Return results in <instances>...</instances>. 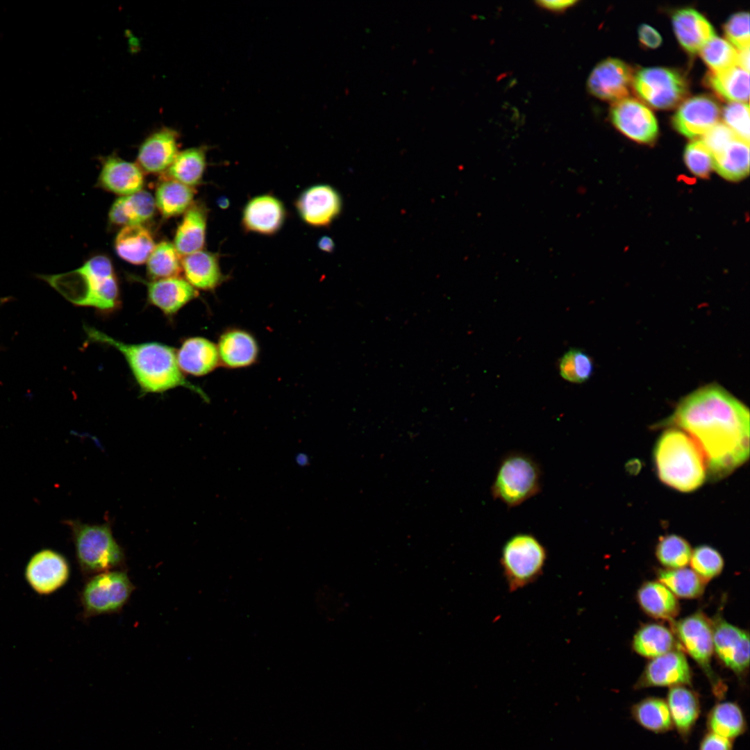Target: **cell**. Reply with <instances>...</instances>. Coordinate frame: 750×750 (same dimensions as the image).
Masks as SVG:
<instances>
[{"label":"cell","instance_id":"bcb514c9","mask_svg":"<svg viewBox=\"0 0 750 750\" xmlns=\"http://www.w3.org/2000/svg\"><path fill=\"white\" fill-rule=\"evenodd\" d=\"M727 39L739 50L749 48V14L740 12L731 15L724 26Z\"/></svg>","mask_w":750,"mask_h":750},{"label":"cell","instance_id":"603a6c76","mask_svg":"<svg viewBox=\"0 0 750 750\" xmlns=\"http://www.w3.org/2000/svg\"><path fill=\"white\" fill-rule=\"evenodd\" d=\"M208 216V210L201 201L193 202L185 212L176 229L173 243L181 257L203 250L206 242Z\"/></svg>","mask_w":750,"mask_h":750},{"label":"cell","instance_id":"30bf717a","mask_svg":"<svg viewBox=\"0 0 750 750\" xmlns=\"http://www.w3.org/2000/svg\"><path fill=\"white\" fill-rule=\"evenodd\" d=\"M632 85L638 95L656 108L669 109L686 97L688 83L678 71L666 67H647L633 75Z\"/></svg>","mask_w":750,"mask_h":750},{"label":"cell","instance_id":"4dcf8cb0","mask_svg":"<svg viewBox=\"0 0 750 750\" xmlns=\"http://www.w3.org/2000/svg\"><path fill=\"white\" fill-rule=\"evenodd\" d=\"M637 598L642 610L655 619L672 621L679 612L676 596L659 581L644 583L638 590Z\"/></svg>","mask_w":750,"mask_h":750},{"label":"cell","instance_id":"e0dca14e","mask_svg":"<svg viewBox=\"0 0 750 750\" xmlns=\"http://www.w3.org/2000/svg\"><path fill=\"white\" fill-rule=\"evenodd\" d=\"M720 112L719 105L710 96L692 97L680 105L672 117V125L682 135L697 138L718 123Z\"/></svg>","mask_w":750,"mask_h":750},{"label":"cell","instance_id":"db71d44e","mask_svg":"<svg viewBox=\"0 0 750 750\" xmlns=\"http://www.w3.org/2000/svg\"><path fill=\"white\" fill-rule=\"evenodd\" d=\"M296 462L299 466H306L309 462L308 456L305 453H299L295 458Z\"/></svg>","mask_w":750,"mask_h":750},{"label":"cell","instance_id":"6da1fadb","mask_svg":"<svg viewBox=\"0 0 750 750\" xmlns=\"http://www.w3.org/2000/svg\"><path fill=\"white\" fill-rule=\"evenodd\" d=\"M665 424L682 429L694 440L714 478L728 475L749 458V409L718 385L686 396Z\"/></svg>","mask_w":750,"mask_h":750},{"label":"cell","instance_id":"f35d334b","mask_svg":"<svg viewBox=\"0 0 750 750\" xmlns=\"http://www.w3.org/2000/svg\"><path fill=\"white\" fill-rule=\"evenodd\" d=\"M181 259L172 243L160 242L147 260V274L152 280L178 277L182 272Z\"/></svg>","mask_w":750,"mask_h":750},{"label":"cell","instance_id":"c3c4849f","mask_svg":"<svg viewBox=\"0 0 750 750\" xmlns=\"http://www.w3.org/2000/svg\"><path fill=\"white\" fill-rule=\"evenodd\" d=\"M699 750H733V740L708 731L701 738Z\"/></svg>","mask_w":750,"mask_h":750},{"label":"cell","instance_id":"f6af8a7d","mask_svg":"<svg viewBox=\"0 0 750 750\" xmlns=\"http://www.w3.org/2000/svg\"><path fill=\"white\" fill-rule=\"evenodd\" d=\"M723 120L738 138L749 142V106L748 103L731 102L722 111Z\"/></svg>","mask_w":750,"mask_h":750},{"label":"cell","instance_id":"9a60e30c","mask_svg":"<svg viewBox=\"0 0 750 750\" xmlns=\"http://www.w3.org/2000/svg\"><path fill=\"white\" fill-rule=\"evenodd\" d=\"M301 219L313 227H326L340 215L342 201L338 192L327 184H317L304 190L295 202Z\"/></svg>","mask_w":750,"mask_h":750},{"label":"cell","instance_id":"816d5d0a","mask_svg":"<svg viewBox=\"0 0 750 750\" xmlns=\"http://www.w3.org/2000/svg\"><path fill=\"white\" fill-rule=\"evenodd\" d=\"M737 66L749 72V48L738 51Z\"/></svg>","mask_w":750,"mask_h":750},{"label":"cell","instance_id":"7dc6e473","mask_svg":"<svg viewBox=\"0 0 750 750\" xmlns=\"http://www.w3.org/2000/svg\"><path fill=\"white\" fill-rule=\"evenodd\" d=\"M737 137L726 124L717 123L703 135L701 140L715 156Z\"/></svg>","mask_w":750,"mask_h":750},{"label":"cell","instance_id":"b9f144b4","mask_svg":"<svg viewBox=\"0 0 750 750\" xmlns=\"http://www.w3.org/2000/svg\"><path fill=\"white\" fill-rule=\"evenodd\" d=\"M593 369L591 357L583 350L574 348L565 352L559 363L561 377L574 383H581L588 380Z\"/></svg>","mask_w":750,"mask_h":750},{"label":"cell","instance_id":"44dd1931","mask_svg":"<svg viewBox=\"0 0 750 750\" xmlns=\"http://www.w3.org/2000/svg\"><path fill=\"white\" fill-rule=\"evenodd\" d=\"M147 285L149 302L168 317L199 296L197 290L179 276L152 280Z\"/></svg>","mask_w":750,"mask_h":750},{"label":"cell","instance_id":"4fadbf2b","mask_svg":"<svg viewBox=\"0 0 750 750\" xmlns=\"http://www.w3.org/2000/svg\"><path fill=\"white\" fill-rule=\"evenodd\" d=\"M612 124L623 134L640 143H651L657 137L658 128L652 112L632 98L615 101L610 109Z\"/></svg>","mask_w":750,"mask_h":750},{"label":"cell","instance_id":"ba28073f","mask_svg":"<svg viewBox=\"0 0 750 750\" xmlns=\"http://www.w3.org/2000/svg\"><path fill=\"white\" fill-rule=\"evenodd\" d=\"M674 628L683 649L703 669L714 696L721 701L727 688L710 665L714 651L712 622L698 612L678 621Z\"/></svg>","mask_w":750,"mask_h":750},{"label":"cell","instance_id":"5b68a950","mask_svg":"<svg viewBox=\"0 0 750 750\" xmlns=\"http://www.w3.org/2000/svg\"><path fill=\"white\" fill-rule=\"evenodd\" d=\"M66 524L72 531L77 562L83 575L122 569L125 554L113 537L109 523L88 524L68 520Z\"/></svg>","mask_w":750,"mask_h":750},{"label":"cell","instance_id":"f1b7e54d","mask_svg":"<svg viewBox=\"0 0 750 750\" xmlns=\"http://www.w3.org/2000/svg\"><path fill=\"white\" fill-rule=\"evenodd\" d=\"M708 731L735 740L747 730V722L741 706L734 701H720L707 714Z\"/></svg>","mask_w":750,"mask_h":750},{"label":"cell","instance_id":"74e56055","mask_svg":"<svg viewBox=\"0 0 750 750\" xmlns=\"http://www.w3.org/2000/svg\"><path fill=\"white\" fill-rule=\"evenodd\" d=\"M658 578L675 596L684 599L700 597L704 592L706 582L687 567L660 569Z\"/></svg>","mask_w":750,"mask_h":750},{"label":"cell","instance_id":"8fae6325","mask_svg":"<svg viewBox=\"0 0 750 750\" xmlns=\"http://www.w3.org/2000/svg\"><path fill=\"white\" fill-rule=\"evenodd\" d=\"M67 559L56 551L44 549L33 554L24 571L29 586L40 595L51 594L61 588L69 578Z\"/></svg>","mask_w":750,"mask_h":750},{"label":"cell","instance_id":"ac0fdd59","mask_svg":"<svg viewBox=\"0 0 750 750\" xmlns=\"http://www.w3.org/2000/svg\"><path fill=\"white\" fill-rule=\"evenodd\" d=\"M178 141L176 130L169 127L157 129L140 144L136 163L143 172L165 173L180 151Z\"/></svg>","mask_w":750,"mask_h":750},{"label":"cell","instance_id":"d6986e66","mask_svg":"<svg viewBox=\"0 0 750 750\" xmlns=\"http://www.w3.org/2000/svg\"><path fill=\"white\" fill-rule=\"evenodd\" d=\"M286 210L283 202L274 195L265 194L251 199L242 215V224L247 232L272 235L283 226Z\"/></svg>","mask_w":750,"mask_h":750},{"label":"cell","instance_id":"1f68e13d","mask_svg":"<svg viewBox=\"0 0 750 750\" xmlns=\"http://www.w3.org/2000/svg\"><path fill=\"white\" fill-rule=\"evenodd\" d=\"M206 146L180 151L165 172L166 178L192 188L199 185L206 167Z\"/></svg>","mask_w":750,"mask_h":750},{"label":"cell","instance_id":"277c9868","mask_svg":"<svg viewBox=\"0 0 750 750\" xmlns=\"http://www.w3.org/2000/svg\"><path fill=\"white\" fill-rule=\"evenodd\" d=\"M658 476L667 485L683 492L699 488L706 478L703 455L694 440L678 428L665 431L654 449Z\"/></svg>","mask_w":750,"mask_h":750},{"label":"cell","instance_id":"836d02e7","mask_svg":"<svg viewBox=\"0 0 750 750\" xmlns=\"http://www.w3.org/2000/svg\"><path fill=\"white\" fill-rule=\"evenodd\" d=\"M630 712L638 724L653 733H665L674 728L667 703L662 698H644L633 704Z\"/></svg>","mask_w":750,"mask_h":750},{"label":"cell","instance_id":"8992f818","mask_svg":"<svg viewBox=\"0 0 750 750\" xmlns=\"http://www.w3.org/2000/svg\"><path fill=\"white\" fill-rule=\"evenodd\" d=\"M542 472L538 461L522 451L506 453L500 460L490 487L491 495L508 508H515L539 494Z\"/></svg>","mask_w":750,"mask_h":750},{"label":"cell","instance_id":"83f0119b","mask_svg":"<svg viewBox=\"0 0 750 750\" xmlns=\"http://www.w3.org/2000/svg\"><path fill=\"white\" fill-rule=\"evenodd\" d=\"M155 199L145 190L128 196L119 197L111 206L108 218L115 226L142 225L154 215Z\"/></svg>","mask_w":750,"mask_h":750},{"label":"cell","instance_id":"ee69618b","mask_svg":"<svg viewBox=\"0 0 750 750\" xmlns=\"http://www.w3.org/2000/svg\"><path fill=\"white\" fill-rule=\"evenodd\" d=\"M684 161L690 172L700 178H707L714 169V156L701 140L690 142L684 151Z\"/></svg>","mask_w":750,"mask_h":750},{"label":"cell","instance_id":"d6a6232c","mask_svg":"<svg viewBox=\"0 0 750 750\" xmlns=\"http://www.w3.org/2000/svg\"><path fill=\"white\" fill-rule=\"evenodd\" d=\"M706 83L722 98L733 102L745 103L749 97V74L739 66L718 72H710Z\"/></svg>","mask_w":750,"mask_h":750},{"label":"cell","instance_id":"9c48e42d","mask_svg":"<svg viewBox=\"0 0 750 750\" xmlns=\"http://www.w3.org/2000/svg\"><path fill=\"white\" fill-rule=\"evenodd\" d=\"M135 587L122 569L108 571L92 576L80 595L86 618L120 611Z\"/></svg>","mask_w":750,"mask_h":750},{"label":"cell","instance_id":"7bdbcfd3","mask_svg":"<svg viewBox=\"0 0 750 750\" xmlns=\"http://www.w3.org/2000/svg\"><path fill=\"white\" fill-rule=\"evenodd\" d=\"M690 562L692 569L706 581L718 576L724 567L721 554L708 545L695 548L692 551Z\"/></svg>","mask_w":750,"mask_h":750},{"label":"cell","instance_id":"681fc988","mask_svg":"<svg viewBox=\"0 0 750 750\" xmlns=\"http://www.w3.org/2000/svg\"><path fill=\"white\" fill-rule=\"evenodd\" d=\"M639 40L642 44L651 49L660 46L662 38L659 33L649 25L643 24L638 28Z\"/></svg>","mask_w":750,"mask_h":750},{"label":"cell","instance_id":"7402d4cb","mask_svg":"<svg viewBox=\"0 0 750 750\" xmlns=\"http://www.w3.org/2000/svg\"><path fill=\"white\" fill-rule=\"evenodd\" d=\"M665 701L674 728L687 742L701 713L699 694L686 685H676L669 688Z\"/></svg>","mask_w":750,"mask_h":750},{"label":"cell","instance_id":"7a4b0ae2","mask_svg":"<svg viewBox=\"0 0 750 750\" xmlns=\"http://www.w3.org/2000/svg\"><path fill=\"white\" fill-rule=\"evenodd\" d=\"M84 330L90 341L112 347L124 356L143 392L160 393L184 387L206 402L209 401L207 394L183 375L173 347L155 342L129 344L90 326H84Z\"/></svg>","mask_w":750,"mask_h":750},{"label":"cell","instance_id":"d590c367","mask_svg":"<svg viewBox=\"0 0 750 750\" xmlns=\"http://www.w3.org/2000/svg\"><path fill=\"white\" fill-rule=\"evenodd\" d=\"M714 156V169L732 181L746 177L749 172V142L737 137Z\"/></svg>","mask_w":750,"mask_h":750},{"label":"cell","instance_id":"60d3db41","mask_svg":"<svg viewBox=\"0 0 750 750\" xmlns=\"http://www.w3.org/2000/svg\"><path fill=\"white\" fill-rule=\"evenodd\" d=\"M701 56L710 72H718L737 65L738 51L719 37H713L700 50Z\"/></svg>","mask_w":750,"mask_h":750},{"label":"cell","instance_id":"f5cc1de1","mask_svg":"<svg viewBox=\"0 0 750 750\" xmlns=\"http://www.w3.org/2000/svg\"><path fill=\"white\" fill-rule=\"evenodd\" d=\"M317 245L322 251L326 252H331L334 249L333 240L328 236L321 238L318 241Z\"/></svg>","mask_w":750,"mask_h":750},{"label":"cell","instance_id":"ab89813d","mask_svg":"<svg viewBox=\"0 0 750 750\" xmlns=\"http://www.w3.org/2000/svg\"><path fill=\"white\" fill-rule=\"evenodd\" d=\"M656 555L659 562L667 569L682 568L690 562L692 549L684 538L671 534L659 540Z\"/></svg>","mask_w":750,"mask_h":750},{"label":"cell","instance_id":"4316f807","mask_svg":"<svg viewBox=\"0 0 750 750\" xmlns=\"http://www.w3.org/2000/svg\"><path fill=\"white\" fill-rule=\"evenodd\" d=\"M219 361L229 368H241L252 365L258 355V346L249 333L231 329L224 333L217 345Z\"/></svg>","mask_w":750,"mask_h":750},{"label":"cell","instance_id":"e575fe53","mask_svg":"<svg viewBox=\"0 0 750 750\" xmlns=\"http://www.w3.org/2000/svg\"><path fill=\"white\" fill-rule=\"evenodd\" d=\"M194 194V188L165 178L157 186L156 206L164 217H176L185 213L191 206Z\"/></svg>","mask_w":750,"mask_h":750},{"label":"cell","instance_id":"484cf974","mask_svg":"<svg viewBox=\"0 0 750 750\" xmlns=\"http://www.w3.org/2000/svg\"><path fill=\"white\" fill-rule=\"evenodd\" d=\"M176 360L183 373L197 376L212 372L220 362L217 345L201 337L184 340L176 352Z\"/></svg>","mask_w":750,"mask_h":750},{"label":"cell","instance_id":"2e32d148","mask_svg":"<svg viewBox=\"0 0 750 750\" xmlns=\"http://www.w3.org/2000/svg\"><path fill=\"white\" fill-rule=\"evenodd\" d=\"M633 78L631 67L621 60L609 58L594 67L587 85L596 97L615 102L627 97Z\"/></svg>","mask_w":750,"mask_h":750},{"label":"cell","instance_id":"f546056e","mask_svg":"<svg viewBox=\"0 0 750 750\" xmlns=\"http://www.w3.org/2000/svg\"><path fill=\"white\" fill-rule=\"evenodd\" d=\"M155 246L151 233L143 225L122 227L115 241L118 256L134 265L146 262Z\"/></svg>","mask_w":750,"mask_h":750},{"label":"cell","instance_id":"cb8c5ba5","mask_svg":"<svg viewBox=\"0 0 750 750\" xmlns=\"http://www.w3.org/2000/svg\"><path fill=\"white\" fill-rule=\"evenodd\" d=\"M181 264L185 279L195 289L211 291L226 279L217 253L201 250L182 257Z\"/></svg>","mask_w":750,"mask_h":750},{"label":"cell","instance_id":"d4e9b609","mask_svg":"<svg viewBox=\"0 0 750 750\" xmlns=\"http://www.w3.org/2000/svg\"><path fill=\"white\" fill-rule=\"evenodd\" d=\"M672 24L679 43L691 53L699 51L715 36L710 22L693 8H685L676 11L672 16Z\"/></svg>","mask_w":750,"mask_h":750},{"label":"cell","instance_id":"3957f363","mask_svg":"<svg viewBox=\"0 0 750 750\" xmlns=\"http://www.w3.org/2000/svg\"><path fill=\"white\" fill-rule=\"evenodd\" d=\"M35 276L74 306L109 312L120 305L119 284L112 262L106 256H93L71 272Z\"/></svg>","mask_w":750,"mask_h":750},{"label":"cell","instance_id":"7c38bea8","mask_svg":"<svg viewBox=\"0 0 750 750\" xmlns=\"http://www.w3.org/2000/svg\"><path fill=\"white\" fill-rule=\"evenodd\" d=\"M713 648L722 663L738 676H743L749 665L748 632L722 618L712 622Z\"/></svg>","mask_w":750,"mask_h":750},{"label":"cell","instance_id":"8d00e7d4","mask_svg":"<svg viewBox=\"0 0 750 750\" xmlns=\"http://www.w3.org/2000/svg\"><path fill=\"white\" fill-rule=\"evenodd\" d=\"M673 633L659 624H648L641 627L633 640V648L639 655L654 658L676 649Z\"/></svg>","mask_w":750,"mask_h":750},{"label":"cell","instance_id":"11a10c76","mask_svg":"<svg viewBox=\"0 0 750 750\" xmlns=\"http://www.w3.org/2000/svg\"><path fill=\"white\" fill-rule=\"evenodd\" d=\"M10 297L0 298V307L2 305H3L5 303H6L7 301H10Z\"/></svg>","mask_w":750,"mask_h":750},{"label":"cell","instance_id":"f907efd6","mask_svg":"<svg viewBox=\"0 0 750 750\" xmlns=\"http://www.w3.org/2000/svg\"><path fill=\"white\" fill-rule=\"evenodd\" d=\"M540 6L547 8L550 10L560 11L564 10L569 7H571L576 3V1H540L537 2Z\"/></svg>","mask_w":750,"mask_h":750},{"label":"cell","instance_id":"5bb4252c","mask_svg":"<svg viewBox=\"0 0 750 750\" xmlns=\"http://www.w3.org/2000/svg\"><path fill=\"white\" fill-rule=\"evenodd\" d=\"M692 672L680 649H673L651 659L634 685L635 690L653 687L690 686Z\"/></svg>","mask_w":750,"mask_h":750},{"label":"cell","instance_id":"52a82bcc","mask_svg":"<svg viewBox=\"0 0 750 750\" xmlns=\"http://www.w3.org/2000/svg\"><path fill=\"white\" fill-rule=\"evenodd\" d=\"M547 551L533 534L519 533L504 543L500 564L510 592L522 589L536 581L544 571Z\"/></svg>","mask_w":750,"mask_h":750},{"label":"cell","instance_id":"ffe728a7","mask_svg":"<svg viewBox=\"0 0 750 750\" xmlns=\"http://www.w3.org/2000/svg\"><path fill=\"white\" fill-rule=\"evenodd\" d=\"M98 183L107 191L128 196L142 189L144 174L137 163L110 156L103 160Z\"/></svg>","mask_w":750,"mask_h":750}]
</instances>
